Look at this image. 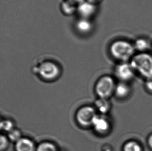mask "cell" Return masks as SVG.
<instances>
[{"label": "cell", "instance_id": "cell-1", "mask_svg": "<svg viewBox=\"0 0 152 151\" xmlns=\"http://www.w3.org/2000/svg\"><path fill=\"white\" fill-rule=\"evenodd\" d=\"M110 52L115 59L121 62H128L135 55V49L132 43L123 39L114 41L110 47Z\"/></svg>", "mask_w": 152, "mask_h": 151}, {"label": "cell", "instance_id": "cell-2", "mask_svg": "<svg viewBox=\"0 0 152 151\" xmlns=\"http://www.w3.org/2000/svg\"><path fill=\"white\" fill-rule=\"evenodd\" d=\"M130 63L135 72L146 79L152 77V55L147 52L135 54Z\"/></svg>", "mask_w": 152, "mask_h": 151}, {"label": "cell", "instance_id": "cell-3", "mask_svg": "<svg viewBox=\"0 0 152 151\" xmlns=\"http://www.w3.org/2000/svg\"><path fill=\"white\" fill-rule=\"evenodd\" d=\"M115 80L110 76H104L99 79L95 86V91L99 98H108L114 93Z\"/></svg>", "mask_w": 152, "mask_h": 151}, {"label": "cell", "instance_id": "cell-4", "mask_svg": "<svg viewBox=\"0 0 152 151\" xmlns=\"http://www.w3.org/2000/svg\"><path fill=\"white\" fill-rule=\"evenodd\" d=\"M35 70L42 79L48 81L57 79L60 73L58 66L50 61L44 62L35 68Z\"/></svg>", "mask_w": 152, "mask_h": 151}, {"label": "cell", "instance_id": "cell-5", "mask_svg": "<svg viewBox=\"0 0 152 151\" xmlns=\"http://www.w3.org/2000/svg\"><path fill=\"white\" fill-rule=\"evenodd\" d=\"M97 115L96 109L93 107H83L77 111L76 120L81 126L88 127L92 126L93 121Z\"/></svg>", "mask_w": 152, "mask_h": 151}, {"label": "cell", "instance_id": "cell-6", "mask_svg": "<svg viewBox=\"0 0 152 151\" xmlns=\"http://www.w3.org/2000/svg\"><path fill=\"white\" fill-rule=\"evenodd\" d=\"M114 72L116 77L125 82L132 79L136 73L130 62H121L116 66Z\"/></svg>", "mask_w": 152, "mask_h": 151}, {"label": "cell", "instance_id": "cell-7", "mask_svg": "<svg viewBox=\"0 0 152 151\" xmlns=\"http://www.w3.org/2000/svg\"><path fill=\"white\" fill-rule=\"evenodd\" d=\"M92 126L96 133L100 135H104L110 131L111 125L108 118L102 114H97L93 121Z\"/></svg>", "mask_w": 152, "mask_h": 151}, {"label": "cell", "instance_id": "cell-8", "mask_svg": "<svg viewBox=\"0 0 152 151\" xmlns=\"http://www.w3.org/2000/svg\"><path fill=\"white\" fill-rule=\"evenodd\" d=\"M96 10V4L87 1H83L78 3L77 7V12L82 18H89L95 14Z\"/></svg>", "mask_w": 152, "mask_h": 151}, {"label": "cell", "instance_id": "cell-9", "mask_svg": "<svg viewBox=\"0 0 152 151\" xmlns=\"http://www.w3.org/2000/svg\"><path fill=\"white\" fill-rule=\"evenodd\" d=\"M35 143L31 139L22 137L15 143L16 151H37Z\"/></svg>", "mask_w": 152, "mask_h": 151}, {"label": "cell", "instance_id": "cell-10", "mask_svg": "<svg viewBox=\"0 0 152 151\" xmlns=\"http://www.w3.org/2000/svg\"><path fill=\"white\" fill-rule=\"evenodd\" d=\"M131 89L126 82L121 81L116 85L114 94L117 98L120 99L127 97L130 94Z\"/></svg>", "mask_w": 152, "mask_h": 151}, {"label": "cell", "instance_id": "cell-11", "mask_svg": "<svg viewBox=\"0 0 152 151\" xmlns=\"http://www.w3.org/2000/svg\"><path fill=\"white\" fill-rule=\"evenodd\" d=\"M136 51L138 53L147 52L151 48V44L148 39L144 37H139L133 43Z\"/></svg>", "mask_w": 152, "mask_h": 151}, {"label": "cell", "instance_id": "cell-12", "mask_svg": "<svg viewBox=\"0 0 152 151\" xmlns=\"http://www.w3.org/2000/svg\"><path fill=\"white\" fill-rule=\"evenodd\" d=\"M96 110L101 114H107L109 113L111 107V103L107 98H99L95 101Z\"/></svg>", "mask_w": 152, "mask_h": 151}, {"label": "cell", "instance_id": "cell-13", "mask_svg": "<svg viewBox=\"0 0 152 151\" xmlns=\"http://www.w3.org/2000/svg\"><path fill=\"white\" fill-rule=\"evenodd\" d=\"M76 28L80 33L86 34L91 31L93 25L89 19L82 18L76 23Z\"/></svg>", "mask_w": 152, "mask_h": 151}, {"label": "cell", "instance_id": "cell-14", "mask_svg": "<svg viewBox=\"0 0 152 151\" xmlns=\"http://www.w3.org/2000/svg\"><path fill=\"white\" fill-rule=\"evenodd\" d=\"M76 3L72 2L69 0H66L62 3L61 9L64 14L68 15L74 14L75 12L77 11V5L76 6Z\"/></svg>", "mask_w": 152, "mask_h": 151}, {"label": "cell", "instance_id": "cell-15", "mask_svg": "<svg viewBox=\"0 0 152 151\" xmlns=\"http://www.w3.org/2000/svg\"><path fill=\"white\" fill-rule=\"evenodd\" d=\"M143 147L139 142L136 140H129L124 143L123 151H143Z\"/></svg>", "mask_w": 152, "mask_h": 151}, {"label": "cell", "instance_id": "cell-16", "mask_svg": "<svg viewBox=\"0 0 152 151\" xmlns=\"http://www.w3.org/2000/svg\"><path fill=\"white\" fill-rule=\"evenodd\" d=\"M37 151H58L53 143L45 141L40 143L37 148Z\"/></svg>", "mask_w": 152, "mask_h": 151}, {"label": "cell", "instance_id": "cell-17", "mask_svg": "<svg viewBox=\"0 0 152 151\" xmlns=\"http://www.w3.org/2000/svg\"><path fill=\"white\" fill-rule=\"evenodd\" d=\"M7 137L10 141L16 142L22 138V134L19 129L14 128L8 133Z\"/></svg>", "mask_w": 152, "mask_h": 151}, {"label": "cell", "instance_id": "cell-18", "mask_svg": "<svg viewBox=\"0 0 152 151\" xmlns=\"http://www.w3.org/2000/svg\"><path fill=\"white\" fill-rule=\"evenodd\" d=\"M1 129L5 133H8L14 128V124L10 120H4L1 122Z\"/></svg>", "mask_w": 152, "mask_h": 151}, {"label": "cell", "instance_id": "cell-19", "mask_svg": "<svg viewBox=\"0 0 152 151\" xmlns=\"http://www.w3.org/2000/svg\"><path fill=\"white\" fill-rule=\"evenodd\" d=\"M9 139L8 137L5 136L4 135H1L0 138V149L1 151H5L8 147L9 145Z\"/></svg>", "mask_w": 152, "mask_h": 151}, {"label": "cell", "instance_id": "cell-20", "mask_svg": "<svg viewBox=\"0 0 152 151\" xmlns=\"http://www.w3.org/2000/svg\"><path fill=\"white\" fill-rule=\"evenodd\" d=\"M145 87L148 92L152 93V77L146 79V81L145 82Z\"/></svg>", "mask_w": 152, "mask_h": 151}, {"label": "cell", "instance_id": "cell-21", "mask_svg": "<svg viewBox=\"0 0 152 151\" xmlns=\"http://www.w3.org/2000/svg\"><path fill=\"white\" fill-rule=\"evenodd\" d=\"M147 142L148 144V147L151 149L152 150V133L151 134L148 136V139H147Z\"/></svg>", "mask_w": 152, "mask_h": 151}, {"label": "cell", "instance_id": "cell-22", "mask_svg": "<svg viewBox=\"0 0 152 151\" xmlns=\"http://www.w3.org/2000/svg\"><path fill=\"white\" fill-rule=\"evenodd\" d=\"M87 1L88 2H91L92 3L96 4V3H97L98 2H99L100 1H101V0H87Z\"/></svg>", "mask_w": 152, "mask_h": 151}, {"label": "cell", "instance_id": "cell-23", "mask_svg": "<svg viewBox=\"0 0 152 151\" xmlns=\"http://www.w3.org/2000/svg\"><path fill=\"white\" fill-rule=\"evenodd\" d=\"M69 1L74 2V3H75L76 4H78V3H80L82 2V1H84V0H69Z\"/></svg>", "mask_w": 152, "mask_h": 151}]
</instances>
